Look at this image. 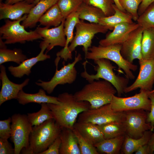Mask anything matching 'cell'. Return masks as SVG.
<instances>
[{
  "instance_id": "obj_3",
  "label": "cell",
  "mask_w": 154,
  "mask_h": 154,
  "mask_svg": "<svg viewBox=\"0 0 154 154\" xmlns=\"http://www.w3.org/2000/svg\"><path fill=\"white\" fill-rule=\"evenodd\" d=\"M117 91L110 82L105 80L94 81L85 85L74 94L78 101H86L91 109L100 107L110 103Z\"/></svg>"
},
{
  "instance_id": "obj_42",
  "label": "cell",
  "mask_w": 154,
  "mask_h": 154,
  "mask_svg": "<svg viewBox=\"0 0 154 154\" xmlns=\"http://www.w3.org/2000/svg\"><path fill=\"white\" fill-rule=\"evenodd\" d=\"M14 152V148L8 139L0 138V154H13Z\"/></svg>"
},
{
  "instance_id": "obj_26",
  "label": "cell",
  "mask_w": 154,
  "mask_h": 154,
  "mask_svg": "<svg viewBox=\"0 0 154 154\" xmlns=\"http://www.w3.org/2000/svg\"><path fill=\"white\" fill-rule=\"evenodd\" d=\"M153 131L150 130L145 132L142 136L138 139L131 138L126 134L121 151L124 154H132L140 147L148 144Z\"/></svg>"
},
{
  "instance_id": "obj_16",
  "label": "cell",
  "mask_w": 154,
  "mask_h": 154,
  "mask_svg": "<svg viewBox=\"0 0 154 154\" xmlns=\"http://www.w3.org/2000/svg\"><path fill=\"white\" fill-rule=\"evenodd\" d=\"M0 79L1 88L0 92V106L5 102L12 99H17L19 92L29 83V79H26L22 83L17 84L10 81L6 74V68L0 65Z\"/></svg>"
},
{
  "instance_id": "obj_32",
  "label": "cell",
  "mask_w": 154,
  "mask_h": 154,
  "mask_svg": "<svg viewBox=\"0 0 154 154\" xmlns=\"http://www.w3.org/2000/svg\"><path fill=\"white\" fill-rule=\"evenodd\" d=\"M27 59V56L20 49L11 50L7 49V47L0 48V65L9 62H13L19 64Z\"/></svg>"
},
{
  "instance_id": "obj_4",
  "label": "cell",
  "mask_w": 154,
  "mask_h": 154,
  "mask_svg": "<svg viewBox=\"0 0 154 154\" xmlns=\"http://www.w3.org/2000/svg\"><path fill=\"white\" fill-rule=\"evenodd\" d=\"M76 32L74 38L69 45L67 50L63 53L58 52L56 55L66 61L72 59V53L78 46H82L85 56L87 54L88 49L91 46L92 40L97 33H106L108 29L99 23H86L80 21L75 26Z\"/></svg>"
},
{
  "instance_id": "obj_30",
  "label": "cell",
  "mask_w": 154,
  "mask_h": 154,
  "mask_svg": "<svg viewBox=\"0 0 154 154\" xmlns=\"http://www.w3.org/2000/svg\"><path fill=\"white\" fill-rule=\"evenodd\" d=\"M98 125L103 135L104 139L126 134L125 125L123 122L113 121Z\"/></svg>"
},
{
  "instance_id": "obj_9",
  "label": "cell",
  "mask_w": 154,
  "mask_h": 154,
  "mask_svg": "<svg viewBox=\"0 0 154 154\" xmlns=\"http://www.w3.org/2000/svg\"><path fill=\"white\" fill-rule=\"evenodd\" d=\"M11 118V139L14 144V154H19L23 149L27 148L29 146L32 126L27 115L15 114Z\"/></svg>"
},
{
  "instance_id": "obj_44",
  "label": "cell",
  "mask_w": 154,
  "mask_h": 154,
  "mask_svg": "<svg viewBox=\"0 0 154 154\" xmlns=\"http://www.w3.org/2000/svg\"><path fill=\"white\" fill-rule=\"evenodd\" d=\"M135 154H153L148 144L141 146L136 151Z\"/></svg>"
},
{
  "instance_id": "obj_2",
  "label": "cell",
  "mask_w": 154,
  "mask_h": 154,
  "mask_svg": "<svg viewBox=\"0 0 154 154\" xmlns=\"http://www.w3.org/2000/svg\"><path fill=\"white\" fill-rule=\"evenodd\" d=\"M61 129L54 118L34 126L30 135L29 146L27 148L23 149L22 153L40 154L60 136Z\"/></svg>"
},
{
  "instance_id": "obj_27",
  "label": "cell",
  "mask_w": 154,
  "mask_h": 154,
  "mask_svg": "<svg viewBox=\"0 0 154 154\" xmlns=\"http://www.w3.org/2000/svg\"><path fill=\"white\" fill-rule=\"evenodd\" d=\"M76 12L78 13L80 19L87 21L90 23H98L100 19L106 17L100 9L83 2Z\"/></svg>"
},
{
  "instance_id": "obj_7",
  "label": "cell",
  "mask_w": 154,
  "mask_h": 154,
  "mask_svg": "<svg viewBox=\"0 0 154 154\" xmlns=\"http://www.w3.org/2000/svg\"><path fill=\"white\" fill-rule=\"evenodd\" d=\"M27 16L25 14L17 20L11 21L8 19L5 21V24L0 28V37L5 40L6 44L24 43L27 41L42 39L36 30L27 31L20 24L21 21L24 20Z\"/></svg>"
},
{
  "instance_id": "obj_5",
  "label": "cell",
  "mask_w": 154,
  "mask_h": 154,
  "mask_svg": "<svg viewBox=\"0 0 154 154\" xmlns=\"http://www.w3.org/2000/svg\"><path fill=\"white\" fill-rule=\"evenodd\" d=\"M110 61L105 58L94 60L95 63L97 65L95 68L96 73L95 74H90L87 72L86 70L87 61H85L83 63L84 71L81 73L80 75L88 82L99 80L100 78L108 81L116 89L118 96L121 97L128 86L129 79L126 77L116 74L113 71L115 67L113 65Z\"/></svg>"
},
{
  "instance_id": "obj_29",
  "label": "cell",
  "mask_w": 154,
  "mask_h": 154,
  "mask_svg": "<svg viewBox=\"0 0 154 154\" xmlns=\"http://www.w3.org/2000/svg\"><path fill=\"white\" fill-rule=\"evenodd\" d=\"M142 59L154 58V28L144 29L141 40Z\"/></svg>"
},
{
  "instance_id": "obj_11",
  "label": "cell",
  "mask_w": 154,
  "mask_h": 154,
  "mask_svg": "<svg viewBox=\"0 0 154 154\" xmlns=\"http://www.w3.org/2000/svg\"><path fill=\"white\" fill-rule=\"evenodd\" d=\"M124 118V112L114 111L109 103L98 108H90L80 113L77 121L99 125L113 121L123 122Z\"/></svg>"
},
{
  "instance_id": "obj_41",
  "label": "cell",
  "mask_w": 154,
  "mask_h": 154,
  "mask_svg": "<svg viewBox=\"0 0 154 154\" xmlns=\"http://www.w3.org/2000/svg\"><path fill=\"white\" fill-rule=\"evenodd\" d=\"M61 142V141L60 135L46 150L41 153L40 154H59Z\"/></svg>"
},
{
  "instance_id": "obj_45",
  "label": "cell",
  "mask_w": 154,
  "mask_h": 154,
  "mask_svg": "<svg viewBox=\"0 0 154 154\" xmlns=\"http://www.w3.org/2000/svg\"><path fill=\"white\" fill-rule=\"evenodd\" d=\"M148 144L149 145L152 152L153 154L154 152V131L151 136Z\"/></svg>"
},
{
  "instance_id": "obj_28",
  "label": "cell",
  "mask_w": 154,
  "mask_h": 154,
  "mask_svg": "<svg viewBox=\"0 0 154 154\" xmlns=\"http://www.w3.org/2000/svg\"><path fill=\"white\" fill-rule=\"evenodd\" d=\"M64 19L57 3L49 8L39 20L40 25L49 27L59 26Z\"/></svg>"
},
{
  "instance_id": "obj_40",
  "label": "cell",
  "mask_w": 154,
  "mask_h": 154,
  "mask_svg": "<svg viewBox=\"0 0 154 154\" xmlns=\"http://www.w3.org/2000/svg\"><path fill=\"white\" fill-rule=\"evenodd\" d=\"M149 97L151 102V108L150 111L147 113V122L150 123L153 131L154 127V90L149 92Z\"/></svg>"
},
{
  "instance_id": "obj_18",
  "label": "cell",
  "mask_w": 154,
  "mask_h": 154,
  "mask_svg": "<svg viewBox=\"0 0 154 154\" xmlns=\"http://www.w3.org/2000/svg\"><path fill=\"white\" fill-rule=\"evenodd\" d=\"M41 51L37 56L27 59L17 66H11L8 68L11 74L16 78H21L25 75L29 76L31 72L32 68L38 62L43 61L50 58V56L44 53L47 45L43 41L40 44Z\"/></svg>"
},
{
  "instance_id": "obj_12",
  "label": "cell",
  "mask_w": 154,
  "mask_h": 154,
  "mask_svg": "<svg viewBox=\"0 0 154 154\" xmlns=\"http://www.w3.org/2000/svg\"><path fill=\"white\" fill-rule=\"evenodd\" d=\"M146 111L139 109L124 112L123 122L126 135L131 138L138 139L141 137L146 131H152L150 123L147 122L148 112Z\"/></svg>"
},
{
  "instance_id": "obj_24",
  "label": "cell",
  "mask_w": 154,
  "mask_h": 154,
  "mask_svg": "<svg viewBox=\"0 0 154 154\" xmlns=\"http://www.w3.org/2000/svg\"><path fill=\"white\" fill-rule=\"evenodd\" d=\"M114 14L111 16L105 17L100 19L99 24L107 27L108 30H113L116 25L124 23H131L133 22L130 15L126 11L119 9L114 4Z\"/></svg>"
},
{
  "instance_id": "obj_14",
  "label": "cell",
  "mask_w": 154,
  "mask_h": 154,
  "mask_svg": "<svg viewBox=\"0 0 154 154\" xmlns=\"http://www.w3.org/2000/svg\"><path fill=\"white\" fill-rule=\"evenodd\" d=\"M143 29L139 26L132 31L121 44L120 52L123 58L133 63L134 60L142 59L141 40Z\"/></svg>"
},
{
  "instance_id": "obj_10",
  "label": "cell",
  "mask_w": 154,
  "mask_h": 154,
  "mask_svg": "<svg viewBox=\"0 0 154 154\" xmlns=\"http://www.w3.org/2000/svg\"><path fill=\"white\" fill-rule=\"evenodd\" d=\"M150 91L140 90L139 93L125 98L114 95L110 103L111 108L116 112H122L139 109L149 112L151 108V102L149 97Z\"/></svg>"
},
{
  "instance_id": "obj_22",
  "label": "cell",
  "mask_w": 154,
  "mask_h": 154,
  "mask_svg": "<svg viewBox=\"0 0 154 154\" xmlns=\"http://www.w3.org/2000/svg\"><path fill=\"white\" fill-rule=\"evenodd\" d=\"M45 91L43 89H40L37 93L29 94L25 93L22 90L19 92L16 99L19 104L23 105L30 103L61 104L58 97L47 95Z\"/></svg>"
},
{
  "instance_id": "obj_17",
  "label": "cell",
  "mask_w": 154,
  "mask_h": 154,
  "mask_svg": "<svg viewBox=\"0 0 154 154\" xmlns=\"http://www.w3.org/2000/svg\"><path fill=\"white\" fill-rule=\"evenodd\" d=\"M139 26L137 23H124L116 26L113 31L106 37L100 40V45L106 46L121 44L126 40L130 33Z\"/></svg>"
},
{
  "instance_id": "obj_33",
  "label": "cell",
  "mask_w": 154,
  "mask_h": 154,
  "mask_svg": "<svg viewBox=\"0 0 154 154\" xmlns=\"http://www.w3.org/2000/svg\"><path fill=\"white\" fill-rule=\"evenodd\" d=\"M27 115L32 126L39 125L47 120L54 118L53 114L46 103L41 104V109L38 111L28 113Z\"/></svg>"
},
{
  "instance_id": "obj_8",
  "label": "cell",
  "mask_w": 154,
  "mask_h": 154,
  "mask_svg": "<svg viewBox=\"0 0 154 154\" xmlns=\"http://www.w3.org/2000/svg\"><path fill=\"white\" fill-rule=\"evenodd\" d=\"M60 58L57 57L55 61L56 68L55 73L51 80L44 81L40 80L36 82L37 85L41 87L48 94L52 93L55 88L58 85L71 84L75 80L77 71L75 67L76 64L82 59L81 55L78 54L75 56L74 61L71 63L65 65L58 70L57 66Z\"/></svg>"
},
{
  "instance_id": "obj_38",
  "label": "cell",
  "mask_w": 154,
  "mask_h": 154,
  "mask_svg": "<svg viewBox=\"0 0 154 154\" xmlns=\"http://www.w3.org/2000/svg\"><path fill=\"white\" fill-rule=\"evenodd\" d=\"M124 10L131 16L133 20L136 21L139 15L138 10L142 0H119Z\"/></svg>"
},
{
  "instance_id": "obj_46",
  "label": "cell",
  "mask_w": 154,
  "mask_h": 154,
  "mask_svg": "<svg viewBox=\"0 0 154 154\" xmlns=\"http://www.w3.org/2000/svg\"><path fill=\"white\" fill-rule=\"evenodd\" d=\"M34 0H5V3L7 4H12L23 1H26L30 3H33Z\"/></svg>"
},
{
  "instance_id": "obj_47",
  "label": "cell",
  "mask_w": 154,
  "mask_h": 154,
  "mask_svg": "<svg viewBox=\"0 0 154 154\" xmlns=\"http://www.w3.org/2000/svg\"><path fill=\"white\" fill-rule=\"evenodd\" d=\"M116 5L120 10L124 11H126L122 8L121 5L119 0H113Z\"/></svg>"
},
{
  "instance_id": "obj_6",
  "label": "cell",
  "mask_w": 154,
  "mask_h": 154,
  "mask_svg": "<svg viewBox=\"0 0 154 154\" xmlns=\"http://www.w3.org/2000/svg\"><path fill=\"white\" fill-rule=\"evenodd\" d=\"M121 44L113 45L104 46L99 45L89 48L85 56V59L95 60L105 58L112 61L118 66L119 70H122L126 77L133 80L135 76L132 71L137 69V65L131 63L125 60L121 54Z\"/></svg>"
},
{
  "instance_id": "obj_15",
  "label": "cell",
  "mask_w": 154,
  "mask_h": 154,
  "mask_svg": "<svg viewBox=\"0 0 154 154\" xmlns=\"http://www.w3.org/2000/svg\"><path fill=\"white\" fill-rule=\"evenodd\" d=\"M65 20L59 26L54 28L49 29L47 27H38L35 29L42 38L43 41L47 45L46 53L55 46H65L66 41L64 31Z\"/></svg>"
},
{
  "instance_id": "obj_20",
  "label": "cell",
  "mask_w": 154,
  "mask_h": 154,
  "mask_svg": "<svg viewBox=\"0 0 154 154\" xmlns=\"http://www.w3.org/2000/svg\"><path fill=\"white\" fill-rule=\"evenodd\" d=\"M58 0H41L31 10L21 25L25 28L33 27L38 22L41 17Z\"/></svg>"
},
{
  "instance_id": "obj_31",
  "label": "cell",
  "mask_w": 154,
  "mask_h": 154,
  "mask_svg": "<svg viewBox=\"0 0 154 154\" xmlns=\"http://www.w3.org/2000/svg\"><path fill=\"white\" fill-rule=\"evenodd\" d=\"M80 20L78 13L76 11L73 12L65 19L64 24V31L66 37V44L65 46L58 52L63 53L67 50L69 44L71 42L74 37V29L76 24Z\"/></svg>"
},
{
  "instance_id": "obj_36",
  "label": "cell",
  "mask_w": 154,
  "mask_h": 154,
  "mask_svg": "<svg viewBox=\"0 0 154 154\" xmlns=\"http://www.w3.org/2000/svg\"><path fill=\"white\" fill-rule=\"evenodd\" d=\"M83 2L92 5L101 9L106 17L113 15L115 11L113 0H82Z\"/></svg>"
},
{
  "instance_id": "obj_25",
  "label": "cell",
  "mask_w": 154,
  "mask_h": 154,
  "mask_svg": "<svg viewBox=\"0 0 154 154\" xmlns=\"http://www.w3.org/2000/svg\"><path fill=\"white\" fill-rule=\"evenodd\" d=\"M125 135L104 139L94 145L99 153L118 154L121 151Z\"/></svg>"
},
{
  "instance_id": "obj_43",
  "label": "cell",
  "mask_w": 154,
  "mask_h": 154,
  "mask_svg": "<svg viewBox=\"0 0 154 154\" xmlns=\"http://www.w3.org/2000/svg\"><path fill=\"white\" fill-rule=\"evenodd\" d=\"M154 2V0H142L138 10V14L139 16L141 15L148 7Z\"/></svg>"
},
{
  "instance_id": "obj_21",
  "label": "cell",
  "mask_w": 154,
  "mask_h": 154,
  "mask_svg": "<svg viewBox=\"0 0 154 154\" xmlns=\"http://www.w3.org/2000/svg\"><path fill=\"white\" fill-rule=\"evenodd\" d=\"M73 128L94 145L104 139L98 125L84 121H76Z\"/></svg>"
},
{
  "instance_id": "obj_34",
  "label": "cell",
  "mask_w": 154,
  "mask_h": 154,
  "mask_svg": "<svg viewBox=\"0 0 154 154\" xmlns=\"http://www.w3.org/2000/svg\"><path fill=\"white\" fill-rule=\"evenodd\" d=\"M136 22L143 30L154 28V2L139 16Z\"/></svg>"
},
{
  "instance_id": "obj_48",
  "label": "cell",
  "mask_w": 154,
  "mask_h": 154,
  "mask_svg": "<svg viewBox=\"0 0 154 154\" xmlns=\"http://www.w3.org/2000/svg\"><path fill=\"white\" fill-rule=\"evenodd\" d=\"M40 0H34L33 3L35 5Z\"/></svg>"
},
{
  "instance_id": "obj_13",
  "label": "cell",
  "mask_w": 154,
  "mask_h": 154,
  "mask_svg": "<svg viewBox=\"0 0 154 154\" xmlns=\"http://www.w3.org/2000/svg\"><path fill=\"white\" fill-rule=\"evenodd\" d=\"M140 66L138 76L135 81L125 89L128 93L138 88L150 91L154 84V58L150 59H142L139 60Z\"/></svg>"
},
{
  "instance_id": "obj_1",
  "label": "cell",
  "mask_w": 154,
  "mask_h": 154,
  "mask_svg": "<svg viewBox=\"0 0 154 154\" xmlns=\"http://www.w3.org/2000/svg\"><path fill=\"white\" fill-rule=\"evenodd\" d=\"M60 104L47 103L56 122L61 128L72 129L77 118L81 113L90 108V103L86 101H78L74 94L64 92L58 97Z\"/></svg>"
},
{
  "instance_id": "obj_49",
  "label": "cell",
  "mask_w": 154,
  "mask_h": 154,
  "mask_svg": "<svg viewBox=\"0 0 154 154\" xmlns=\"http://www.w3.org/2000/svg\"><path fill=\"white\" fill-rule=\"evenodd\" d=\"M3 0H0V3L2 2V1Z\"/></svg>"
},
{
  "instance_id": "obj_23",
  "label": "cell",
  "mask_w": 154,
  "mask_h": 154,
  "mask_svg": "<svg viewBox=\"0 0 154 154\" xmlns=\"http://www.w3.org/2000/svg\"><path fill=\"white\" fill-rule=\"evenodd\" d=\"M60 154H81L78 141L72 129L62 128Z\"/></svg>"
},
{
  "instance_id": "obj_37",
  "label": "cell",
  "mask_w": 154,
  "mask_h": 154,
  "mask_svg": "<svg viewBox=\"0 0 154 154\" xmlns=\"http://www.w3.org/2000/svg\"><path fill=\"white\" fill-rule=\"evenodd\" d=\"M77 139L81 154H98L94 146L83 137L76 129H72Z\"/></svg>"
},
{
  "instance_id": "obj_19",
  "label": "cell",
  "mask_w": 154,
  "mask_h": 154,
  "mask_svg": "<svg viewBox=\"0 0 154 154\" xmlns=\"http://www.w3.org/2000/svg\"><path fill=\"white\" fill-rule=\"evenodd\" d=\"M35 5L33 3L26 1L12 4L0 3V19L18 20L21 18L23 15L28 14Z\"/></svg>"
},
{
  "instance_id": "obj_35",
  "label": "cell",
  "mask_w": 154,
  "mask_h": 154,
  "mask_svg": "<svg viewBox=\"0 0 154 154\" xmlns=\"http://www.w3.org/2000/svg\"><path fill=\"white\" fill-rule=\"evenodd\" d=\"M82 2V0H58L56 3L66 19L71 13L76 11Z\"/></svg>"
},
{
  "instance_id": "obj_39",
  "label": "cell",
  "mask_w": 154,
  "mask_h": 154,
  "mask_svg": "<svg viewBox=\"0 0 154 154\" xmlns=\"http://www.w3.org/2000/svg\"><path fill=\"white\" fill-rule=\"evenodd\" d=\"M11 121V118L10 117L0 121V138L8 139L11 137V128L10 123Z\"/></svg>"
}]
</instances>
